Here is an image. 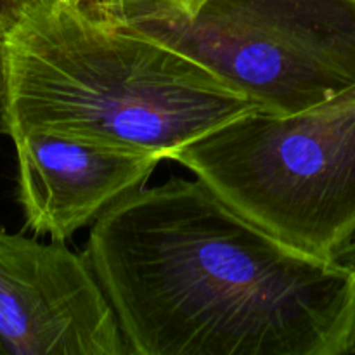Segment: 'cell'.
I'll use <instances>...</instances> for the list:
<instances>
[{
	"label": "cell",
	"instance_id": "1",
	"mask_svg": "<svg viewBox=\"0 0 355 355\" xmlns=\"http://www.w3.org/2000/svg\"><path fill=\"white\" fill-rule=\"evenodd\" d=\"M83 255L132 355L355 352V270L286 245L200 179L118 200Z\"/></svg>",
	"mask_w": 355,
	"mask_h": 355
},
{
	"label": "cell",
	"instance_id": "2",
	"mask_svg": "<svg viewBox=\"0 0 355 355\" xmlns=\"http://www.w3.org/2000/svg\"><path fill=\"white\" fill-rule=\"evenodd\" d=\"M2 132L54 134L172 158L262 107L173 49L76 0H28L2 19Z\"/></svg>",
	"mask_w": 355,
	"mask_h": 355
},
{
	"label": "cell",
	"instance_id": "3",
	"mask_svg": "<svg viewBox=\"0 0 355 355\" xmlns=\"http://www.w3.org/2000/svg\"><path fill=\"white\" fill-rule=\"evenodd\" d=\"M114 26L153 38L270 114L355 87V0H97Z\"/></svg>",
	"mask_w": 355,
	"mask_h": 355
},
{
	"label": "cell",
	"instance_id": "4",
	"mask_svg": "<svg viewBox=\"0 0 355 355\" xmlns=\"http://www.w3.org/2000/svg\"><path fill=\"white\" fill-rule=\"evenodd\" d=\"M170 159L309 255L333 260L355 232V87L286 116L243 114Z\"/></svg>",
	"mask_w": 355,
	"mask_h": 355
},
{
	"label": "cell",
	"instance_id": "5",
	"mask_svg": "<svg viewBox=\"0 0 355 355\" xmlns=\"http://www.w3.org/2000/svg\"><path fill=\"white\" fill-rule=\"evenodd\" d=\"M0 355H130L85 255L0 227Z\"/></svg>",
	"mask_w": 355,
	"mask_h": 355
},
{
	"label": "cell",
	"instance_id": "6",
	"mask_svg": "<svg viewBox=\"0 0 355 355\" xmlns=\"http://www.w3.org/2000/svg\"><path fill=\"white\" fill-rule=\"evenodd\" d=\"M12 142L24 222L37 236L61 243L141 189L163 159L42 132Z\"/></svg>",
	"mask_w": 355,
	"mask_h": 355
},
{
	"label": "cell",
	"instance_id": "7",
	"mask_svg": "<svg viewBox=\"0 0 355 355\" xmlns=\"http://www.w3.org/2000/svg\"><path fill=\"white\" fill-rule=\"evenodd\" d=\"M333 260L355 270V232L336 250L335 255H333Z\"/></svg>",
	"mask_w": 355,
	"mask_h": 355
},
{
	"label": "cell",
	"instance_id": "8",
	"mask_svg": "<svg viewBox=\"0 0 355 355\" xmlns=\"http://www.w3.org/2000/svg\"><path fill=\"white\" fill-rule=\"evenodd\" d=\"M24 2H28V0H0V19H3L7 14L12 12L19 6H23Z\"/></svg>",
	"mask_w": 355,
	"mask_h": 355
},
{
	"label": "cell",
	"instance_id": "9",
	"mask_svg": "<svg viewBox=\"0 0 355 355\" xmlns=\"http://www.w3.org/2000/svg\"><path fill=\"white\" fill-rule=\"evenodd\" d=\"M3 96V55H2V19H0V110H2Z\"/></svg>",
	"mask_w": 355,
	"mask_h": 355
},
{
	"label": "cell",
	"instance_id": "10",
	"mask_svg": "<svg viewBox=\"0 0 355 355\" xmlns=\"http://www.w3.org/2000/svg\"><path fill=\"white\" fill-rule=\"evenodd\" d=\"M76 2H82V3H89V2H97V0H76Z\"/></svg>",
	"mask_w": 355,
	"mask_h": 355
}]
</instances>
